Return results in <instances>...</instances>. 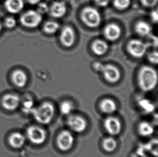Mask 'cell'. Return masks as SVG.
Listing matches in <instances>:
<instances>
[{
    "instance_id": "cell-32",
    "label": "cell",
    "mask_w": 158,
    "mask_h": 157,
    "mask_svg": "<svg viewBox=\"0 0 158 157\" xmlns=\"http://www.w3.org/2000/svg\"><path fill=\"white\" fill-rule=\"evenodd\" d=\"M49 10V8L47 4L45 3H41L39 4L37 11L42 15V14H44L48 13Z\"/></svg>"
},
{
    "instance_id": "cell-13",
    "label": "cell",
    "mask_w": 158,
    "mask_h": 157,
    "mask_svg": "<svg viewBox=\"0 0 158 157\" xmlns=\"http://www.w3.org/2000/svg\"><path fill=\"white\" fill-rule=\"evenodd\" d=\"M104 36L105 38L110 41H115L119 38L121 35V29L115 24H109L104 29Z\"/></svg>"
},
{
    "instance_id": "cell-12",
    "label": "cell",
    "mask_w": 158,
    "mask_h": 157,
    "mask_svg": "<svg viewBox=\"0 0 158 157\" xmlns=\"http://www.w3.org/2000/svg\"><path fill=\"white\" fill-rule=\"evenodd\" d=\"M19 103L20 99L19 96L16 94H6L2 99V106L7 111H15L19 106Z\"/></svg>"
},
{
    "instance_id": "cell-16",
    "label": "cell",
    "mask_w": 158,
    "mask_h": 157,
    "mask_svg": "<svg viewBox=\"0 0 158 157\" xmlns=\"http://www.w3.org/2000/svg\"><path fill=\"white\" fill-rule=\"evenodd\" d=\"M26 142L25 137L19 132H15L11 135L9 138V143L15 149H19L23 146Z\"/></svg>"
},
{
    "instance_id": "cell-27",
    "label": "cell",
    "mask_w": 158,
    "mask_h": 157,
    "mask_svg": "<svg viewBox=\"0 0 158 157\" xmlns=\"http://www.w3.org/2000/svg\"><path fill=\"white\" fill-rule=\"evenodd\" d=\"M130 4V0H113V6L120 10L128 8Z\"/></svg>"
},
{
    "instance_id": "cell-24",
    "label": "cell",
    "mask_w": 158,
    "mask_h": 157,
    "mask_svg": "<svg viewBox=\"0 0 158 157\" xmlns=\"http://www.w3.org/2000/svg\"><path fill=\"white\" fill-rule=\"evenodd\" d=\"M139 106L146 113H151L154 111V107L152 103L151 102L150 100L146 99H143L140 100L139 102Z\"/></svg>"
},
{
    "instance_id": "cell-26",
    "label": "cell",
    "mask_w": 158,
    "mask_h": 157,
    "mask_svg": "<svg viewBox=\"0 0 158 157\" xmlns=\"http://www.w3.org/2000/svg\"><path fill=\"white\" fill-rule=\"evenodd\" d=\"M147 152H149L155 157L158 155V140L153 139L147 144H145Z\"/></svg>"
},
{
    "instance_id": "cell-2",
    "label": "cell",
    "mask_w": 158,
    "mask_h": 157,
    "mask_svg": "<svg viewBox=\"0 0 158 157\" xmlns=\"http://www.w3.org/2000/svg\"><path fill=\"white\" fill-rule=\"evenodd\" d=\"M31 113L37 122L42 124L47 125L51 123L54 117L55 107L50 102H44L38 107L34 108Z\"/></svg>"
},
{
    "instance_id": "cell-36",
    "label": "cell",
    "mask_w": 158,
    "mask_h": 157,
    "mask_svg": "<svg viewBox=\"0 0 158 157\" xmlns=\"http://www.w3.org/2000/svg\"><path fill=\"white\" fill-rule=\"evenodd\" d=\"M28 1L30 4L34 5V4H38L41 1V0H28Z\"/></svg>"
},
{
    "instance_id": "cell-28",
    "label": "cell",
    "mask_w": 158,
    "mask_h": 157,
    "mask_svg": "<svg viewBox=\"0 0 158 157\" xmlns=\"http://www.w3.org/2000/svg\"><path fill=\"white\" fill-rule=\"evenodd\" d=\"M146 152L145 145H141L135 153H133L132 157H149L146 155Z\"/></svg>"
},
{
    "instance_id": "cell-18",
    "label": "cell",
    "mask_w": 158,
    "mask_h": 157,
    "mask_svg": "<svg viewBox=\"0 0 158 157\" xmlns=\"http://www.w3.org/2000/svg\"><path fill=\"white\" fill-rule=\"evenodd\" d=\"M100 108L103 113L112 114L117 111V107L115 102L111 99H105L100 103Z\"/></svg>"
},
{
    "instance_id": "cell-30",
    "label": "cell",
    "mask_w": 158,
    "mask_h": 157,
    "mask_svg": "<svg viewBox=\"0 0 158 157\" xmlns=\"http://www.w3.org/2000/svg\"><path fill=\"white\" fill-rule=\"evenodd\" d=\"M16 21L13 17H8L5 19L4 25L9 29L14 28L16 26Z\"/></svg>"
},
{
    "instance_id": "cell-11",
    "label": "cell",
    "mask_w": 158,
    "mask_h": 157,
    "mask_svg": "<svg viewBox=\"0 0 158 157\" xmlns=\"http://www.w3.org/2000/svg\"><path fill=\"white\" fill-rule=\"evenodd\" d=\"M60 39L62 44L66 47H70L75 43L76 36L74 30L70 26H66L62 29Z\"/></svg>"
},
{
    "instance_id": "cell-33",
    "label": "cell",
    "mask_w": 158,
    "mask_h": 157,
    "mask_svg": "<svg viewBox=\"0 0 158 157\" xmlns=\"http://www.w3.org/2000/svg\"><path fill=\"white\" fill-rule=\"evenodd\" d=\"M140 1L143 5L148 8L153 7L156 5L158 2V0H140Z\"/></svg>"
},
{
    "instance_id": "cell-9",
    "label": "cell",
    "mask_w": 158,
    "mask_h": 157,
    "mask_svg": "<svg viewBox=\"0 0 158 157\" xmlns=\"http://www.w3.org/2000/svg\"><path fill=\"white\" fill-rule=\"evenodd\" d=\"M67 124L71 130L77 133L83 132L87 127L86 121L79 115L69 116L67 119Z\"/></svg>"
},
{
    "instance_id": "cell-4",
    "label": "cell",
    "mask_w": 158,
    "mask_h": 157,
    "mask_svg": "<svg viewBox=\"0 0 158 157\" xmlns=\"http://www.w3.org/2000/svg\"><path fill=\"white\" fill-rule=\"evenodd\" d=\"M81 19L86 26L94 28L101 24L102 16L97 9L92 6H87L81 11Z\"/></svg>"
},
{
    "instance_id": "cell-15",
    "label": "cell",
    "mask_w": 158,
    "mask_h": 157,
    "mask_svg": "<svg viewBox=\"0 0 158 157\" xmlns=\"http://www.w3.org/2000/svg\"><path fill=\"white\" fill-rule=\"evenodd\" d=\"M24 6L23 0H6L5 6L9 13L17 14L23 8Z\"/></svg>"
},
{
    "instance_id": "cell-14",
    "label": "cell",
    "mask_w": 158,
    "mask_h": 157,
    "mask_svg": "<svg viewBox=\"0 0 158 157\" xmlns=\"http://www.w3.org/2000/svg\"><path fill=\"white\" fill-rule=\"evenodd\" d=\"M67 11L66 4L63 2H55L49 8L50 15L53 18H59L63 17Z\"/></svg>"
},
{
    "instance_id": "cell-1",
    "label": "cell",
    "mask_w": 158,
    "mask_h": 157,
    "mask_svg": "<svg viewBox=\"0 0 158 157\" xmlns=\"http://www.w3.org/2000/svg\"><path fill=\"white\" fill-rule=\"evenodd\" d=\"M138 81L139 87L143 91H151L157 85L158 74L156 70L151 67L143 66L139 70Z\"/></svg>"
},
{
    "instance_id": "cell-8",
    "label": "cell",
    "mask_w": 158,
    "mask_h": 157,
    "mask_svg": "<svg viewBox=\"0 0 158 157\" xmlns=\"http://www.w3.org/2000/svg\"><path fill=\"white\" fill-rule=\"evenodd\" d=\"M75 139L70 132L64 130L60 132L57 138V145L60 150L64 152L70 150L73 147Z\"/></svg>"
},
{
    "instance_id": "cell-3",
    "label": "cell",
    "mask_w": 158,
    "mask_h": 157,
    "mask_svg": "<svg viewBox=\"0 0 158 157\" xmlns=\"http://www.w3.org/2000/svg\"><path fill=\"white\" fill-rule=\"evenodd\" d=\"M96 70L103 74L105 80L110 83H117L120 78V72L118 68L111 64L103 65L100 62H96L94 65Z\"/></svg>"
},
{
    "instance_id": "cell-31",
    "label": "cell",
    "mask_w": 158,
    "mask_h": 157,
    "mask_svg": "<svg viewBox=\"0 0 158 157\" xmlns=\"http://www.w3.org/2000/svg\"><path fill=\"white\" fill-rule=\"evenodd\" d=\"M148 59L150 62L152 64H158V54L157 51H153L151 53H150L148 55Z\"/></svg>"
},
{
    "instance_id": "cell-17",
    "label": "cell",
    "mask_w": 158,
    "mask_h": 157,
    "mask_svg": "<svg viewBox=\"0 0 158 157\" xmlns=\"http://www.w3.org/2000/svg\"><path fill=\"white\" fill-rule=\"evenodd\" d=\"M12 80L14 84L19 87H23L28 81V77L23 71L16 70L12 74Z\"/></svg>"
},
{
    "instance_id": "cell-10",
    "label": "cell",
    "mask_w": 158,
    "mask_h": 157,
    "mask_svg": "<svg viewBox=\"0 0 158 157\" xmlns=\"http://www.w3.org/2000/svg\"><path fill=\"white\" fill-rule=\"evenodd\" d=\"M104 126L107 132L111 136H117L122 130V124L116 117H107L104 122Z\"/></svg>"
},
{
    "instance_id": "cell-35",
    "label": "cell",
    "mask_w": 158,
    "mask_h": 157,
    "mask_svg": "<svg viewBox=\"0 0 158 157\" xmlns=\"http://www.w3.org/2000/svg\"><path fill=\"white\" fill-rule=\"evenodd\" d=\"M151 17L152 21L154 23H157L158 20V11L156 10L153 11L151 14Z\"/></svg>"
},
{
    "instance_id": "cell-29",
    "label": "cell",
    "mask_w": 158,
    "mask_h": 157,
    "mask_svg": "<svg viewBox=\"0 0 158 157\" xmlns=\"http://www.w3.org/2000/svg\"><path fill=\"white\" fill-rule=\"evenodd\" d=\"M34 108V102L31 99L26 101L24 102L22 107L23 111L26 113H31Z\"/></svg>"
},
{
    "instance_id": "cell-21",
    "label": "cell",
    "mask_w": 158,
    "mask_h": 157,
    "mask_svg": "<svg viewBox=\"0 0 158 157\" xmlns=\"http://www.w3.org/2000/svg\"><path fill=\"white\" fill-rule=\"evenodd\" d=\"M138 131L140 135L143 137H149L154 132V127L151 123L143 121L139 123Z\"/></svg>"
},
{
    "instance_id": "cell-25",
    "label": "cell",
    "mask_w": 158,
    "mask_h": 157,
    "mask_svg": "<svg viewBox=\"0 0 158 157\" xmlns=\"http://www.w3.org/2000/svg\"><path fill=\"white\" fill-rule=\"evenodd\" d=\"M74 107L73 103L69 101H64L60 105V111L62 114L68 115L73 111Z\"/></svg>"
},
{
    "instance_id": "cell-22",
    "label": "cell",
    "mask_w": 158,
    "mask_h": 157,
    "mask_svg": "<svg viewBox=\"0 0 158 157\" xmlns=\"http://www.w3.org/2000/svg\"><path fill=\"white\" fill-rule=\"evenodd\" d=\"M103 149L107 152H112L117 147V143L114 138L108 137L104 138L102 142Z\"/></svg>"
},
{
    "instance_id": "cell-6",
    "label": "cell",
    "mask_w": 158,
    "mask_h": 157,
    "mask_svg": "<svg viewBox=\"0 0 158 157\" xmlns=\"http://www.w3.org/2000/svg\"><path fill=\"white\" fill-rule=\"evenodd\" d=\"M20 21L27 28H36L42 22V17L37 11L29 10L22 15Z\"/></svg>"
},
{
    "instance_id": "cell-20",
    "label": "cell",
    "mask_w": 158,
    "mask_h": 157,
    "mask_svg": "<svg viewBox=\"0 0 158 157\" xmlns=\"http://www.w3.org/2000/svg\"><path fill=\"white\" fill-rule=\"evenodd\" d=\"M135 30L138 34L142 37L148 36L152 31V28L150 24L146 22L141 21L136 24Z\"/></svg>"
},
{
    "instance_id": "cell-5",
    "label": "cell",
    "mask_w": 158,
    "mask_h": 157,
    "mask_svg": "<svg viewBox=\"0 0 158 157\" xmlns=\"http://www.w3.org/2000/svg\"><path fill=\"white\" fill-rule=\"evenodd\" d=\"M151 44L139 39H132L128 42L127 49L133 57L140 58L144 56Z\"/></svg>"
},
{
    "instance_id": "cell-19",
    "label": "cell",
    "mask_w": 158,
    "mask_h": 157,
    "mask_svg": "<svg viewBox=\"0 0 158 157\" xmlns=\"http://www.w3.org/2000/svg\"><path fill=\"white\" fill-rule=\"evenodd\" d=\"M93 52L97 55H103L106 53L109 49V45L105 41L98 39L94 41L92 44Z\"/></svg>"
},
{
    "instance_id": "cell-34",
    "label": "cell",
    "mask_w": 158,
    "mask_h": 157,
    "mask_svg": "<svg viewBox=\"0 0 158 157\" xmlns=\"http://www.w3.org/2000/svg\"><path fill=\"white\" fill-rule=\"evenodd\" d=\"M110 0H94L97 5L101 7H105L107 6L109 4Z\"/></svg>"
},
{
    "instance_id": "cell-37",
    "label": "cell",
    "mask_w": 158,
    "mask_h": 157,
    "mask_svg": "<svg viewBox=\"0 0 158 157\" xmlns=\"http://www.w3.org/2000/svg\"><path fill=\"white\" fill-rule=\"evenodd\" d=\"M2 24L1 23V22H0V32H1V31L2 30Z\"/></svg>"
},
{
    "instance_id": "cell-7",
    "label": "cell",
    "mask_w": 158,
    "mask_h": 157,
    "mask_svg": "<svg viewBox=\"0 0 158 157\" xmlns=\"http://www.w3.org/2000/svg\"><path fill=\"white\" fill-rule=\"evenodd\" d=\"M27 136L29 140L35 145H41L47 139L45 130L37 126H31L27 130Z\"/></svg>"
},
{
    "instance_id": "cell-23",
    "label": "cell",
    "mask_w": 158,
    "mask_h": 157,
    "mask_svg": "<svg viewBox=\"0 0 158 157\" xmlns=\"http://www.w3.org/2000/svg\"><path fill=\"white\" fill-rule=\"evenodd\" d=\"M60 29V24L55 21H48L43 26V30L47 34H52L57 32Z\"/></svg>"
}]
</instances>
